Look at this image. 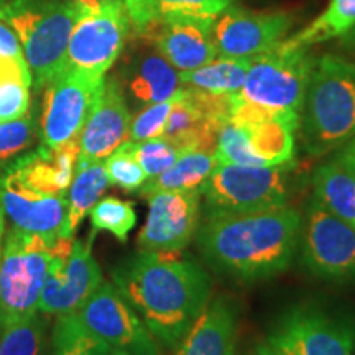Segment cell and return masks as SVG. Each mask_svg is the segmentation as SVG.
Segmentation results:
<instances>
[{
	"mask_svg": "<svg viewBox=\"0 0 355 355\" xmlns=\"http://www.w3.org/2000/svg\"><path fill=\"white\" fill-rule=\"evenodd\" d=\"M314 60L308 48L282 40L272 50L252 58L239 96L261 107L300 114Z\"/></svg>",
	"mask_w": 355,
	"mask_h": 355,
	"instance_id": "ba28073f",
	"label": "cell"
},
{
	"mask_svg": "<svg viewBox=\"0 0 355 355\" xmlns=\"http://www.w3.org/2000/svg\"><path fill=\"white\" fill-rule=\"evenodd\" d=\"M176 99L178 94L168 101L157 102V104L141 107L140 112L137 114L130 122V140L144 141L163 137L168 117H170V112L173 105H175Z\"/></svg>",
	"mask_w": 355,
	"mask_h": 355,
	"instance_id": "e575fe53",
	"label": "cell"
},
{
	"mask_svg": "<svg viewBox=\"0 0 355 355\" xmlns=\"http://www.w3.org/2000/svg\"><path fill=\"white\" fill-rule=\"evenodd\" d=\"M355 26V0H329L321 15L306 28L285 40L291 46L311 48L313 44L340 38Z\"/></svg>",
	"mask_w": 355,
	"mask_h": 355,
	"instance_id": "4316f807",
	"label": "cell"
},
{
	"mask_svg": "<svg viewBox=\"0 0 355 355\" xmlns=\"http://www.w3.org/2000/svg\"><path fill=\"white\" fill-rule=\"evenodd\" d=\"M56 241L13 227L8 230L0 257V327L38 313Z\"/></svg>",
	"mask_w": 355,
	"mask_h": 355,
	"instance_id": "5b68a950",
	"label": "cell"
},
{
	"mask_svg": "<svg viewBox=\"0 0 355 355\" xmlns=\"http://www.w3.org/2000/svg\"><path fill=\"white\" fill-rule=\"evenodd\" d=\"M128 15L122 0H105L94 12H86L71 33L66 69L105 78L125 44Z\"/></svg>",
	"mask_w": 355,
	"mask_h": 355,
	"instance_id": "30bf717a",
	"label": "cell"
},
{
	"mask_svg": "<svg viewBox=\"0 0 355 355\" xmlns=\"http://www.w3.org/2000/svg\"><path fill=\"white\" fill-rule=\"evenodd\" d=\"M266 343L282 355H355V319L321 304L295 306L275 321Z\"/></svg>",
	"mask_w": 355,
	"mask_h": 355,
	"instance_id": "52a82bcc",
	"label": "cell"
},
{
	"mask_svg": "<svg viewBox=\"0 0 355 355\" xmlns=\"http://www.w3.org/2000/svg\"><path fill=\"white\" fill-rule=\"evenodd\" d=\"M114 285L159 345L176 349L211 301V278L180 252H145L112 270Z\"/></svg>",
	"mask_w": 355,
	"mask_h": 355,
	"instance_id": "6da1fadb",
	"label": "cell"
},
{
	"mask_svg": "<svg viewBox=\"0 0 355 355\" xmlns=\"http://www.w3.org/2000/svg\"><path fill=\"white\" fill-rule=\"evenodd\" d=\"M32 78L8 76L0 79V122H10L24 117L30 109Z\"/></svg>",
	"mask_w": 355,
	"mask_h": 355,
	"instance_id": "d590c367",
	"label": "cell"
},
{
	"mask_svg": "<svg viewBox=\"0 0 355 355\" xmlns=\"http://www.w3.org/2000/svg\"><path fill=\"white\" fill-rule=\"evenodd\" d=\"M252 58L216 56L209 63L180 73L181 86L199 89L211 94H237L245 83Z\"/></svg>",
	"mask_w": 355,
	"mask_h": 355,
	"instance_id": "484cf974",
	"label": "cell"
},
{
	"mask_svg": "<svg viewBox=\"0 0 355 355\" xmlns=\"http://www.w3.org/2000/svg\"><path fill=\"white\" fill-rule=\"evenodd\" d=\"M35 122L32 115H24L10 122H0V175L13 158L32 145Z\"/></svg>",
	"mask_w": 355,
	"mask_h": 355,
	"instance_id": "836d02e7",
	"label": "cell"
},
{
	"mask_svg": "<svg viewBox=\"0 0 355 355\" xmlns=\"http://www.w3.org/2000/svg\"><path fill=\"white\" fill-rule=\"evenodd\" d=\"M44 322L35 313L2 327L0 355H40L43 349Z\"/></svg>",
	"mask_w": 355,
	"mask_h": 355,
	"instance_id": "4dcf8cb0",
	"label": "cell"
},
{
	"mask_svg": "<svg viewBox=\"0 0 355 355\" xmlns=\"http://www.w3.org/2000/svg\"><path fill=\"white\" fill-rule=\"evenodd\" d=\"M300 230V212L283 206L206 217L194 237L212 270L241 283H254L277 277L290 266Z\"/></svg>",
	"mask_w": 355,
	"mask_h": 355,
	"instance_id": "7a4b0ae2",
	"label": "cell"
},
{
	"mask_svg": "<svg viewBox=\"0 0 355 355\" xmlns=\"http://www.w3.org/2000/svg\"><path fill=\"white\" fill-rule=\"evenodd\" d=\"M234 0H153L158 20H189L214 25Z\"/></svg>",
	"mask_w": 355,
	"mask_h": 355,
	"instance_id": "f546056e",
	"label": "cell"
},
{
	"mask_svg": "<svg viewBox=\"0 0 355 355\" xmlns=\"http://www.w3.org/2000/svg\"><path fill=\"white\" fill-rule=\"evenodd\" d=\"M216 165L214 153L181 152L175 165L159 176L146 180L139 191L145 198L159 191H202Z\"/></svg>",
	"mask_w": 355,
	"mask_h": 355,
	"instance_id": "d4e9b609",
	"label": "cell"
},
{
	"mask_svg": "<svg viewBox=\"0 0 355 355\" xmlns=\"http://www.w3.org/2000/svg\"><path fill=\"white\" fill-rule=\"evenodd\" d=\"M0 56L25 60L19 37L13 32L12 26L3 20H0Z\"/></svg>",
	"mask_w": 355,
	"mask_h": 355,
	"instance_id": "74e56055",
	"label": "cell"
},
{
	"mask_svg": "<svg viewBox=\"0 0 355 355\" xmlns=\"http://www.w3.org/2000/svg\"><path fill=\"white\" fill-rule=\"evenodd\" d=\"M295 163L279 166H243L219 163L204 184V217L243 214L288 206Z\"/></svg>",
	"mask_w": 355,
	"mask_h": 355,
	"instance_id": "8992f818",
	"label": "cell"
},
{
	"mask_svg": "<svg viewBox=\"0 0 355 355\" xmlns=\"http://www.w3.org/2000/svg\"><path fill=\"white\" fill-rule=\"evenodd\" d=\"M109 355H132V354H128L125 350H121V349H112L109 352Z\"/></svg>",
	"mask_w": 355,
	"mask_h": 355,
	"instance_id": "ee69618b",
	"label": "cell"
},
{
	"mask_svg": "<svg viewBox=\"0 0 355 355\" xmlns=\"http://www.w3.org/2000/svg\"><path fill=\"white\" fill-rule=\"evenodd\" d=\"M293 17L285 12H250L229 7L212 28L217 56L255 58L282 42Z\"/></svg>",
	"mask_w": 355,
	"mask_h": 355,
	"instance_id": "2e32d148",
	"label": "cell"
},
{
	"mask_svg": "<svg viewBox=\"0 0 355 355\" xmlns=\"http://www.w3.org/2000/svg\"><path fill=\"white\" fill-rule=\"evenodd\" d=\"M133 152H135L137 162H139V165L145 171L148 180L159 176L168 168L175 165V162L181 153L165 137L144 141H133Z\"/></svg>",
	"mask_w": 355,
	"mask_h": 355,
	"instance_id": "d6a6232c",
	"label": "cell"
},
{
	"mask_svg": "<svg viewBox=\"0 0 355 355\" xmlns=\"http://www.w3.org/2000/svg\"><path fill=\"white\" fill-rule=\"evenodd\" d=\"M86 329L112 349L132 355H162V347L114 283L102 282L78 311Z\"/></svg>",
	"mask_w": 355,
	"mask_h": 355,
	"instance_id": "7c38bea8",
	"label": "cell"
},
{
	"mask_svg": "<svg viewBox=\"0 0 355 355\" xmlns=\"http://www.w3.org/2000/svg\"><path fill=\"white\" fill-rule=\"evenodd\" d=\"M7 3H8V0H0V13L3 12V8H6Z\"/></svg>",
	"mask_w": 355,
	"mask_h": 355,
	"instance_id": "f6af8a7d",
	"label": "cell"
},
{
	"mask_svg": "<svg viewBox=\"0 0 355 355\" xmlns=\"http://www.w3.org/2000/svg\"><path fill=\"white\" fill-rule=\"evenodd\" d=\"M3 217H6V212H3L2 202H0V257H2V242H3V230H6V220H3Z\"/></svg>",
	"mask_w": 355,
	"mask_h": 355,
	"instance_id": "7bdbcfd3",
	"label": "cell"
},
{
	"mask_svg": "<svg viewBox=\"0 0 355 355\" xmlns=\"http://www.w3.org/2000/svg\"><path fill=\"white\" fill-rule=\"evenodd\" d=\"M313 198L355 229V178L332 159L313 175Z\"/></svg>",
	"mask_w": 355,
	"mask_h": 355,
	"instance_id": "cb8c5ba5",
	"label": "cell"
},
{
	"mask_svg": "<svg viewBox=\"0 0 355 355\" xmlns=\"http://www.w3.org/2000/svg\"><path fill=\"white\" fill-rule=\"evenodd\" d=\"M212 28L214 25L189 20H158L145 35L178 73H186L217 56Z\"/></svg>",
	"mask_w": 355,
	"mask_h": 355,
	"instance_id": "d6986e66",
	"label": "cell"
},
{
	"mask_svg": "<svg viewBox=\"0 0 355 355\" xmlns=\"http://www.w3.org/2000/svg\"><path fill=\"white\" fill-rule=\"evenodd\" d=\"M105 78L64 69L46 86L42 112V139L48 148L78 139L104 87Z\"/></svg>",
	"mask_w": 355,
	"mask_h": 355,
	"instance_id": "4fadbf2b",
	"label": "cell"
},
{
	"mask_svg": "<svg viewBox=\"0 0 355 355\" xmlns=\"http://www.w3.org/2000/svg\"><path fill=\"white\" fill-rule=\"evenodd\" d=\"M237 329V306L220 296L206 304L176 347V355H235Z\"/></svg>",
	"mask_w": 355,
	"mask_h": 355,
	"instance_id": "44dd1931",
	"label": "cell"
},
{
	"mask_svg": "<svg viewBox=\"0 0 355 355\" xmlns=\"http://www.w3.org/2000/svg\"><path fill=\"white\" fill-rule=\"evenodd\" d=\"M300 137L311 157L337 152L355 137V63L337 55L314 60L300 112Z\"/></svg>",
	"mask_w": 355,
	"mask_h": 355,
	"instance_id": "3957f363",
	"label": "cell"
},
{
	"mask_svg": "<svg viewBox=\"0 0 355 355\" xmlns=\"http://www.w3.org/2000/svg\"><path fill=\"white\" fill-rule=\"evenodd\" d=\"M132 115L117 79H105L94 107L79 135L78 163L105 162L119 146L130 140Z\"/></svg>",
	"mask_w": 355,
	"mask_h": 355,
	"instance_id": "e0dca14e",
	"label": "cell"
},
{
	"mask_svg": "<svg viewBox=\"0 0 355 355\" xmlns=\"http://www.w3.org/2000/svg\"><path fill=\"white\" fill-rule=\"evenodd\" d=\"M92 237L87 242L58 239L55 259L40 296L42 313L55 316L74 313L101 285L102 272L92 257Z\"/></svg>",
	"mask_w": 355,
	"mask_h": 355,
	"instance_id": "8fae6325",
	"label": "cell"
},
{
	"mask_svg": "<svg viewBox=\"0 0 355 355\" xmlns=\"http://www.w3.org/2000/svg\"><path fill=\"white\" fill-rule=\"evenodd\" d=\"M201 191H159L148 196V216L140 230V250L180 252L199 227Z\"/></svg>",
	"mask_w": 355,
	"mask_h": 355,
	"instance_id": "9a60e30c",
	"label": "cell"
},
{
	"mask_svg": "<svg viewBox=\"0 0 355 355\" xmlns=\"http://www.w3.org/2000/svg\"><path fill=\"white\" fill-rule=\"evenodd\" d=\"M79 158V137L68 144L25 155L12 162L6 170L26 188L44 194H66L74 178Z\"/></svg>",
	"mask_w": 355,
	"mask_h": 355,
	"instance_id": "ffe728a7",
	"label": "cell"
},
{
	"mask_svg": "<svg viewBox=\"0 0 355 355\" xmlns=\"http://www.w3.org/2000/svg\"><path fill=\"white\" fill-rule=\"evenodd\" d=\"M89 217L94 232L104 230L121 242H127L128 234L137 224V212L133 204L114 196L101 198L89 211Z\"/></svg>",
	"mask_w": 355,
	"mask_h": 355,
	"instance_id": "f1b7e54d",
	"label": "cell"
},
{
	"mask_svg": "<svg viewBox=\"0 0 355 355\" xmlns=\"http://www.w3.org/2000/svg\"><path fill=\"white\" fill-rule=\"evenodd\" d=\"M0 202L13 229L42 235L48 241L64 237L66 194L38 193L3 171L0 176Z\"/></svg>",
	"mask_w": 355,
	"mask_h": 355,
	"instance_id": "ac0fdd59",
	"label": "cell"
},
{
	"mask_svg": "<svg viewBox=\"0 0 355 355\" xmlns=\"http://www.w3.org/2000/svg\"><path fill=\"white\" fill-rule=\"evenodd\" d=\"M104 166L109 183L119 186V188L128 191V193L139 191L148 180L139 162H137L132 140L125 141L110 157L105 158Z\"/></svg>",
	"mask_w": 355,
	"mask_h": 355,
	"instance_id": "1f68e13d",
	"label": "cell"
},
{
	"mask_svg": "<svg viewBox=\"0 0 355 355\" xmlns=\"http://www.w3.org/2000/svg\"><path fill=\"white\" fill-rule=\"evenodd\" d=\"M230 123L241 128L255 166H279L295 163V133L300 114L261 107L232 94Z\"/></svg>",
	"mask_w": 355,
	"mask_h": 355,
	"instance_id": "5bb4252c",
	"label": "cell"
},
{
	"mask_svg": "<svg viewBox=\"0 0 355 355\" xmlns=\"http://www.w3.org/2000/svg\"><path fill=\"white\" fill-rule=\"evenodd\" d=\"M112 347L91 334L76 313L58 316L53 331V355H109Z\"/></svg>",
	"mask_w": 355,
	"mask_h": 355,
	"instance_id": "83f0119b",
	"label": "cell"
},
{
	"mask_svg": "<svg viewBox=\"0 0 355 355\" xmlns=\"http://www.w3.org/2000/svg\"><path fill=\"white\" fill-rule=\"evenodd\" d=\"M334 162L355 178V137L337 150Z\"/></svg>",
	"mask_w": 355,
	"mask_h": 355,
	"instance_id": "f35d334b",
	"label": "cell"
},
{
	"mask_svg": "<svg viewBox=\"0 0 355 355\" xmlns=\"http://www.w3.org/2000/svg\"><path fill=\"white\" fill-rule=\"evenodd\" d=\"M104 162L78 163L74 178L66 194V224L64 239H73L84 217L99 201L109 186Z\"/></svg>",
	"mask_w": 355,
	"mask_h": 355,
	"instance_id": "603a6c76",
	"label": "cell"
},
{
	"mask_svg": "<svg viewBox=\"0 0 355 355\" xmlns=\"http://www.w3.org/2000/svg\"><path fill=\"white\" fill-rule=\"evenodd\" d=\"M84 13L73 0H8L0 13L20 40L37 89L66 69L71 33Z\"/></svg>",
	"mask_w": 355,
	"mask_h": 355,
	"instance_id": "277c9868",
	"label": "cell"
},
{
	"mask_svg": "<svg viewBox=\"0 0 355 355\" xmlns=\"http://www.w3.org/2000/svg\"><path fill=\"white\" fill-rule=\"evenodd\" d=\"M250 355H282V354H279L278 350H275L268 343H265V344L257 345V347L250 352Z\"/></svg>",
	"mask_w": 355,
	"mask_h": 355,
	"instance_id": "b9f144b4",
	"label": "cell"
},
{
	"mask_svg": "<svg viewBox=\"0 0 355 355\" xmlns=\"http://www.w3.org/2000/svg\"><path fill=\"white\" fill-rule=\"evenodd\" d=\"M73 2L81 7L84 12H94L105 2V0H73Z\"/></svg>",
	"mask_w": 355,
	"mask_h": 355,
	"instance_id": "60d3db41",
	"label": "cell"
},
{
	"mask_svg": "<svg viewBox=\"0 0 355 355\" xmlns=\"http://www.w3.org/2000/svg\"><path fill=\"white\" fill-rule=\"evenodd\" d=\"M128 20L139 33H146L158 21L153 0H122Z\"/></svg>",
	"mask_w": 355,
	"mask_h": 355,
	"instance_id": "8d00e7d4",
	"label": "cell"
},
{
	"mask_svg": "<svg viewBox=\"0 0 355 355\" xmlns=\"http://www.w3.org/2000/svg\"><path fill=\"white\" fill-rule=\"evenodd\" d=\"M340 46L350 55L355 56V26L350 32H347L344 37H340Z\"/></svg>",
	"mask_w": 355,
	"mask_h": 355,
	"instance_id": "ab89813d",
	"label": "cell"
},
{
	"mask_svg": "<svg viewBox=\"0 0 355 355\" xmlns=\"http://www.w3.org/2000/svg\"><path fill=\"white\" fill-rule=\"evenodd\" d=\"M125 87L139 107L171 99L181 89L180 73L159 53L144 51L128 64Z\"/></svg>",
	"mask_w": 355,
	"mask_h": 355,
	"instance_id": "7402d4cb",
	"label": "cell"
},
{
	"mask_svg": "<svg viewBox=\"0 0 355 355\" xmlns=\"http://www.w3.org/2000/svg\"><path fill=\"white\" fill-rule=\"evenodd\" d=\"M43 355H53V354H43Z\"/></svg>",
	"mask_w": 355,
	"mask_h": 355,
	"instance_id": "bcb514c9",
	"label": "cell"
},
{
	"mask_svg": "<svg viewBox=\"0 0 355 355\" xmlns=\"http://www.w3.org/2000/svg\"><path fill=\"white\" fill-rule=\"evenodd\" d=\"M301 263L311 275L332 283L355 282V229L311 196L301 217Z\"/></svg>",
	"mask_w": 355,
	"mask_h": 355,
	"instance_id": "9c48e42d",
	"label": "cell"
}]
</instances>
